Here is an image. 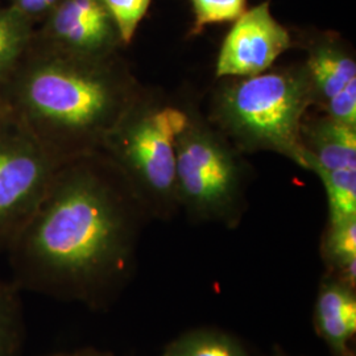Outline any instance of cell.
<instances>
[{
	"label": "cell",
	"mask_w": 356,
	"mask_h": 356,
	"mask_svg": "<svg viewBox=\"0 0 356 356\" xmlns=\"http://www.w3.org/2000/svg\"><path fill=\"white\" fill-rule=\"evenodd\" d=\"M143 213L102 152L58 166L6 251L22 292L98 304L126 275Z\"/></svg>",
	"instance_id": "6da1fadb"
},
{
	"label": "cell",
	"mask_w": 356,
	"mask_h": 356,
	"mask_svg": "<svg viewBox=\"0 0 356 356\" xmlns=\"http://www.w3.org/2000/svg\"><path fill=\"white\" fill-rule=\"evenodd\" d=\"M293 47L291 31L273 16L269 1H263L232 23L216 57V79L264 73Z\"/></svg>",
	"instance_id": "ba28073f"
},
{
	"label": "cell",
	"mask_w": 356,
	"mask_h": 356,
	"mask_svg": "<svg viewBox=\"0 0 356 356\" xmlns=\"http://www.w3.org/2000/svg\"><path fill=\"white\" fill-rule=\"evenodd\" d=\"M329 204V223L356 218V169L319 176Z\"/></svg>",
	"instance_id": "2e32d148"
},
{
	"label": "cell",
	"mask_w": 356,
	"mask_h": 356,
	"mask_svg": "<svg viewBox=\"0 0 356 356\" xmlns=\"http://www.w3.org/2000/svg\"><path fill=\"white\" fill-rule=\"evenodd\" d=\"M207 118L241 152H273L306 169L301 124L313 94L301 63L220 78Z\"/></svg>",
	"instance_id": "3957f363"
},
{
	"label": "cell",
	"mask_w": 356,
	"mask_h": 356,
	"mask_svg": "<svg viewBox=\"0 0 356 356\" xmlns=\"http://www.w3.org/2000/svg\"><path fill=\"white\" fill-rule=\"evenodd\" d=\"M293 40L305 51L302 64L310 81L313 108L323 111L344 90L356 85L355 51L334 31L302 29Z\"/></svg>",
	"instance_id": "9c48e42d"
},
{
	"label": "cell",
	"mask_w": 356,
	"mask_h": 356,
	"mask_svg": "<svg viewBox=\"0 0 356 356\" xmlns=\"http://www.w3.org/2000/svg\"><path fill=\"white\" fill-rule=\"evenodd\" d=\"M102 3L114 20L124 48H127L149 11L152 0H102Z\"/></svg>",
	"instance_id": "ac0fdd59"
},
{
	"label": "cell",
	"mask_w": 356,
	"mask_h": 356,
	"mask_svg": "<svg viewBox=\"0 0 356 356\" xmlns=\"http://www.w3.org/2000/svg\"><path fill=\"white\" fill-rule=\"evenodd\" d=\"M318 334L343 356L356 332V297L353 286L339 279L322 284L316 306Z\"/></svg>",
	"instance_id": "8fae6325"
},
{
	"label": "cell",
	"mask_w": 356,
	"mask_h": 356,
	"mask_svg": "<svg viewBox=\"0 0 356 356\" xmlns=\"http://www.w3.org/2000/svg\"><path fill=\"white\" fill-rule=\"evenodd\" d=\"M7 113H8V110H7V107H6V104H4V101H3V98H1V95H0V116L6 115Z\"/></svg>",
	"instance_id": "44dd1931"
},
{
	"label": "cell",
	"mask_w": 356,
	"mask_h": 356,
	"mask_svg": "<svg viewBox=\"0 0 356 356\" xmlns=\"http://www.w3.org/2000/svg\"><path fill=\"white\" fill-rule=\"evenodd\" d=\"M306 170L322 176L356 169V127L339 123L319 111L307 113L301 124Z\"/></svg>",
	"instance_id": "30bf717a"
},
{
	"label": "cell",
	"mask_w": 356,
	"mask_h": 356,
	"mask_svg": "<svg viewBox=\"0 0 356 356\" xmlns=\"http://www.w3.org/2000/svg\"><path fill=\"white\" fill-rule=\"evenodd\" d=\"M63 161L53 157L10 113L0 116V252L15 236L48 189Z\"/></svg>",
	"instance_id": "8992f818"
},
{
	"label": "cell",
	"mask_w": 356,
	"mask_h": 356,
	"mask_svg": "<svg viewBox=\"0 0 356 356\" xmlns=\"http://www.w3.org/2000/svg\"><path fill=\"white\" fill-rule=\"evenodd\" d=\"M186 120L184 103L144 86L103 141L102 151L145 213L172 216L178 207L175 141Z\"/></svg>",
	"instance_id": "277c9868"
},
{
	"label": "cell",
	"mask_w": 356,
	"mask_h": 356,
	"mask_svg": "<svg viewBox=\"0 0 356 356\" xmlns=\"http://www.w3.org/2000/svg\"><path fill=\"white\" fill-rule=\"evenodd\" d=\"M181 101L186 120L175 141L178 207L194 219L235 226L245 206L250 165L193 97Z\"/></svg>",
	"instance_id": "5b68a950"
},
{
	"label": "cell",
	"mask_w": 356,
	"mask_h": 356,
	"mask_svg": "<svg viewBox=\"0 0 356 356\" xmlns=\"http://www.w3.org/2000/svg\"><path fill=\"white\" fill-rule=\"evenodd\" d=\"M164 356H250L234 338L218 331H193L166 348Z\"/></svg>",
	"instance_id": "9a60e30c"
},
{
	"label": "cell",
	"mask_w": 356,
	"mask_h": 356,
	"mask_svg": "<svg viewBox=\"0 0 356 356\" xmlns=\"http://www.w3.org/2000/svg\"><path fill=\"white\" fill-rule=\"evenodd\" d=\"M47 356H111L107 353L103 351H98L94 348H83V350H76V351H72V353H60V354H51V355Z\"/></svg>",
	"instance_id": "ffe728a7"
},
{
	"label": "cell",
	"mask_w": 356,
	"mask_h": 356,
	"mask_svg": "<svg viewBox=\"0 0 356 356\" xmlns=\"http://www.w3.org/2000/svg\"><path fill=\"white\" fill-rule=\"evenodd\" d=\"M10 6L28 16L36 26L58 4L60 0H7Z\"/></svg>",
	"instance_id": "d6986e66"
},
{
	"label": "cell",
	"mask_w": 356,
	"mask_h": 356,
	"mask_svg": "<svg viewBox=\"0 0 356 356\" xmlns=\"http://www.w3.org/2000/svg\"><path fill=\"white\" fill-rule=\"evenodd\" d=\"M193 24L189 38L201 35L204 28L220 23H234L248 8V0H191Z\"/></svg>",
	"instance_id": "e0dca14e"
},
{
	"label": "cell",
	"mask_w": 356,
	"mask_h": 356,
	"mask_svg": "<svg viewBox=\"0 0 356 356\" xmlns=\"http://www.w3.org/2000/svg\"><path fill=\"white\" fill-rule=\"evenodd\" d=\"M26 334L22 291L0 279V356H22Z\"/></svg>",
	"instance_id": "4fadbf2b"
},
{
	"label": "cell",
	"mask_w": 356,
	"mask_h": 356,
	"mask_svg": "<svg viewBox=\"0 0 356 356\" xmlns=\"http://www.w3.org/2000/svg\"><path fill=\"white\" fill-rule=\"evenodd\" d=\"M322 251L331 269L339 273V280L350 286L356 281V218L329 223Z\"/></svg>",
	"instance_id": "5bb4252c"
},
{
	"label": "cell",
	"mask_w": 356,
	"mask_h": 356,
	"mask_svg": "<svg viewBox=\"0 0 356 356\" xmlns=\"http://www.w3.org/2000/svg\"><path fill=\"white\" fill-rule=\"evenodd\" d=\"M33 40L53 51L88 58L114 57L124 48L102 0H60L36 26Z\"/></svg>",
	"instance_id": "52a82bcc"
},
{
	"label": "cell",
	"mask_w": 356,
	"mask_h": 356,
	"mask_svg": "<svg viewBox=\"0 0 356 356\" xmlns=\"http://www.w3.org/2000/svg\"><path fill=\"white\" fill-rule=\"evenodd\" d=\"M36 24L13 6H0V86L29 48Z\"/></svg>",
	"instance_id": "7c38bea8"
},
{
	"label": "cell",
	"mask_w": 356,
	"mask_h": 356,
	"mask_svg": "<svg viewBox=\"0 0 356 356\" xmlns=\"http://www.w3.org/2000/svg\"><path fill=\"white\" fill-rule=\"evenodd\" d=\"M144 85L120 56L88 58L32 38L0 86L13 119L60 161L98 152Z\"/></svg>",
	"instance_id": "7a4b0ae2"
}]
</instances>
